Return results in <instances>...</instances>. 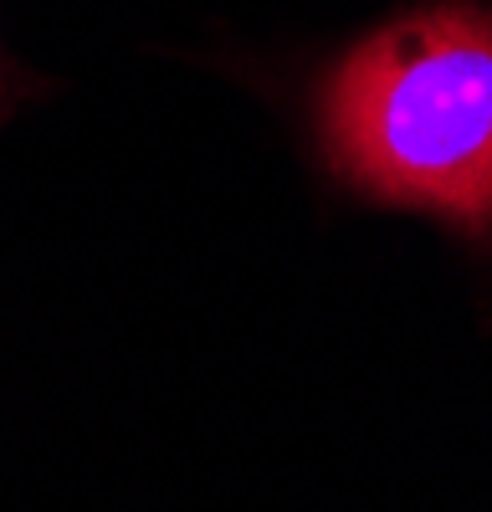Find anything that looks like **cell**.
<instances>
[{
    "mask_svg": "<svg viewBox=\"0 0 492 512\" xmlns=\"http://www.w3.org/2000/svg\"><path fill=\"white\" fill-rule=\"evenodd\" d=\"M318 113L328 164L364 195L492 226V11L451 0L380 26Z\"/></svg>",
    "mask_w": 492,
    "mask_h": 512,
    "instance_id": "cell-1",
    "label": "cell"
}]
</instances>
